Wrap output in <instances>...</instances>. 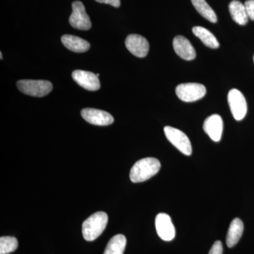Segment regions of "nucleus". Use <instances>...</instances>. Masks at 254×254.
<instances>
[{
	"instance_id": "f257e3e1",
	"label": "nucleus",
	"mask_w": 254,
	"mask_h": 254,
	"mask_svg": "<svg viewBox=\"0 0 254 254\" xmlns=\"http://www.w3.org/2000/svg\"><path fill=\"white\" fill-rule=\"evenodd\" d=\"M161 168L160 161L155 158H145L138 160L130 171V180L133 183H139L149 180L158 173Z\"/></svg>"
},
{
	"instance_id": "f03ea898",
	"label": "nucleus",
	"mask_w": 254,
	"mask_h": 254,
	"mask_svg": "<svg viewBox=\"0 0 254 254\" xmlns=\"http://www.w3.org/2000/svg\"><path fill=\"white\" fill-rule=\"evenodd\" d=\"M108 216L105 212H97L83 222L82 233L88 242L96 240L104 232L108 224Z\"/></svg>"
},
{
	"instance_id": "7ed1b4c3",
	"label": "nucleus",
	"mask_w": 254,
	"mask_h": 254,
	"mask_svg": "<svg viewBox=\"0 0 254 254\" xmlns=\"http://www.w3.org/2000/svg\"><path fill=\"white\" fill-rule=\"evenodd\" d=\"M16 85L21 93L38 98L49 94L53 88L51 82L44 80H20Z\"/></svg>"
},
{
	"instance_id": "20e7f679",
	"label": "nucleus",
	"mask_w": 254,
	"mask_h": 254,
	"mask_svg": "<svg viewBox=\"0 0 254 254\" xmlns=\"http://www.w3.org/2000/svg\"><path fill=\"white\" fill-rule=\"evenodd\" d=\"M175 92L182 101L191 103L203 98L206 94V88L200 83H182L177 86Z\"/></svg>"
},
{
	"instance_id": "39448f33",
	"label": "nucleus",
	"mask_w": 254,
	"mask_h": 254,
	"mask_svg": "<svg viewBox=\"0 0 254 254\" xmlns=\"http://www.w3.org/2000/svg\"><path fill=\"white\" fill-rule=\"evenodd\" d=\"M165 136L182 153L186 155H190L192 153V147L188 136L178 128L172 127H165L164 128Z\"/></svg>"
},
{
	"instance_id": "423d86ee",
	"label": "nucleus",
	"mask_w": 254,
	"mask_h": 254,
	"mask_svg": "<svg viewBox=\"0 0 254 254\" xmlns=\"http://www.w3.org/2000/svg\"><path fill=\"white\" fill-rule=\"evenodd\" d=\"M227 100L233 118L237 121L243 120L247 113V103L242 92L236 88L230 90Z\"/></svg>"
},
{
	"instance_id": "0eeeda50",
	"label": "nucleus",
	"mask_w": 254,
	"mask_h": 254,
	"mask_svg": "<svg viewBox=\"0 0 254 254\" xmlns=\"http://www.w3.org/2000/svg\"><path fill=\"white\" fill-rule=\"evenodd\" d=\"M70 25L76 29L88 31L91 28V21L87 14L84 5L80 1L72 3V13L70 16Z\"/></svg>"
},
{
	"instance_id": "6e6552de",
	"label": "nucleus",
	"mask_w": 254,
	"mask_h": 254,
	"mask_svg": "<svg viewBox=\"0 0 254 254\" xmlns=\"http://www.w3.org/2000/svg\"><path fill=\"white\" fill-rule=\"evenodd\" d=\"M155 224L157 233L161 240L170 242L175 238V226L168 214L159 213L155 218Z\"/></svg>"
},
{
	"instance_id": "1a4fd4ad",
	"label": "nucleus",
	"mask_w": 254,
	"mask_h": 254,
	"mask_svg": "<svg viewBox=\"0 0 254 254\" xmlns=\"http://www.w3.org/2000/svg\"><path fill=\"white\" fill-rule=\"evenodd\" d=\"M125 46L127 50L137 58H145L149 51V43L144 37L140 35L131 34L127 36Z\"/></svg>"
},
{
	"instance_id": "9d476101",
	"label": "nucleus",
	"mask_w": 254,
	"mask_h": 254,
	"mask_svg": "<svg viewBox=\"0 0 254 254\" xmlns=\"http://www.w3.org/2000/svg\"><path fill=\"white\" fill-rule=\"evenodd\" d=\"M82 118L87 123L97 126H108L114 123L113 117L103 110L84 108L81 110Z\"/></svg>"
},
{
	"instance_id": "9b49d317",
	"label": "nucleus",
	"mask_w": 254,
	"mask_h": 254,
	"mask_svg": "<svg viewBox=\"0 0 254 254\" xmlns=\"http://www.w3.org/2000/svg\"><path fill=\"white\" fill-rule=\"evenodd\" d=\"M72 78L76 83L88 91H98L100 88L99 78L95 73L83 70L73 71Z\"/></svg>"
},
{
	"instance_id": "f8f14e48",
	"label": "nucleus",
	"mask_w": 254,
	"mask_h": 254,
	"mask_svg": "<svg viewBox=\"0 0 254 254\" xmlns=\"http://www.w3.org/2000/svg\"><path fill=\"white\" fill-rule=\"evenodd\" d=\"M203 130L210 139L215 142L220 141L223 131V121L221 117L215 114L205 119Z\"/></svg>"
},
{
	"instance_id": "ddd939ff",
	"label": "nucleus",
	"mask_w": 254,
	"mask_h": 254,
	"mask_svg": "<svg viewBox=\"0 0 254 254\" xmlns=\"http://www.w3.org/2000/svg\"><path fill=\"white\" fill-rule=\"evenodd\" d=\"M173 48L176 54L187 61L194 60L196 57L194 48L185 37H175L173 40Z\"/></svg>"
},
{
	"instance_id": "4468645a",
	"label": "nucleus",
	"mask_w": 254,
	"mask_h": 254,
	"mask_svg": "<svg viewBox=\"0 0 254 254\" xmlns=\"http://www.w3.org/2000/svg\"><path fill=\"white\" fill-rule=\"evenodd\" d=\"M62 43L68 50L74 53H85L90 49V43L79 37L64 35L62 37Z\"/></svg>"
},
{
	"instance_id": "2eb2a0df",
	"label": "nucleus",
	"mask_w": 254,
	"mask_h": 254,
	"mask_svg": "<svg viewBox=\"0 0 254 254\" xmlns=\"http://www.w3.org/2000/svg\"><path fill=\"white\" fill-rule=\"evenodd\" d=\"M244 231V224L240 218L232 220L227 232L226 244L229 248H232L238 243Z\"/></svg>"
},
{
	"instance_id": "dca6fc26",
	"label": "nucleus",
	"mask_w": 254,
	"mask_h": 254,
	"mask_svg": "<svg viewBox=\"0 0 254 254\" xmlns=\"http://www.w3.org/2000/svg\"><path fill=\"white\" fill-rule=\"evenodd\" d=\"M229 11L232 19L241 26H245L249 21V16L245 4L238 0H233L229 4Z\"/></svg>"
},
{
	"instance_id": "f3484780",
	"label": "nucleus",
	"mask_w": 254,
	"mask_h": 254,
	"mask_svg": "<svg viewBox=\"0 0 254 254\" xmlns=\"http://www.w3.org/2000/svg\"><path fill=\"white\" fill-rule=\"evenodd\" d=\"M192 32L197 38H199L205 46L212 49H217L220 47V43L217 38L206 28L201 26H194L192 28Z\"/></svg>"
},
{
	"instance_id": "a211bd4d",
	"label": "nucleus",
	"mask_w": 254,
	"mask_h": 254,
	"mask_svg": "<svg viewBox=\"0 0 254 254\" xmlns=\"http://www.w3.org/2000/svg\"><path fill=\"white\" fill-rule=\"evenodd\" d=\"M127 245V239L125 235H118L110 239L104 254H124Z\"/></svg>"
},
{
	"instance_id": "6ab92c4d",
	"label": "nucleus",
	"mask_w": 254,
	"mask_h": 254,
	"mask_svg": "<svg viewBox=\"0 0 254 254\" xmlns=\"http://www.w3.org/2000/svg\"><path fill=\"white\" fill-rule=\"evenodd\" d=\"M191 2L197 11L205 19L212 23H216L218 21L216 14L205 0H191Z\"/></svg>"
},
{
	"instance_id": "aec40b11",
	"label": "nucleus",
	"mask_w": 254,
	"mask_h": 254,
	"mask_svg": "<svg viewBox=\"0 0 254 254\" xmlns=\"http://www.w3.org/2000/svg\"><path fill=\"white\" fill-rule=\"evenodd\" d=\"M18 240L14 237H1L0 238V254H9L18 248Z\"/></svg>"
},
{
	"instance_id": "412c9836",
	"label": "nucleus",
	"mask_w": 254,
	"mask_h": 254,
	"mask_svg": "<svg viewBox=\"0 0 254 254\" xmlns=\"http://www.w3.org/2000/svg\"><path fill=\"white\" fill-rule=\"evenodd\" d=\"M245 5L249 18L254 21V0H247Z\"/></svg>"
},
{
	"instance_id": "4be33fe9",
	"label": "nucleus",
	"mask_w": 254,
	"mask_h": 254,
	"mask_svg": "<svg viewBox=\"0 0 254 254\" xmlns=\"http://www.w3.org/2000/svg\"><path fill=\"white\" fill-rule=\"evenodd\" d=\"M223 253V247L220 241H217L212 246L208 254H222Z\"/></svg>"
},
{
	"instance_id": "5701e85b",
	"label": "nucleus",
	"mask_w": 254,
	"mask_h": 254,
	"mask_svg": "<svg viewBox=\"0 0 254 254\" xmlns=\"http://www.w3.org/2000/svg\"><path fill=\"white\" fill-rule=\"evenodd\" d=\"M99 3H103V4H106L111 5L114 7H120L121 5V1L120 0H95Z\"/></svg>"
},
{
	"instance_id": "b1692460",
	"label": "nucleus",
	"mask_w": 254,
	"mask_h": 254,
	"mask_svg": "<svg viewBox=\"0 0 254 254\" xmlns=\"http://www.w3.org/2000/svg\"><path fill=\"white\" fill-rule=\"evenodd\" d=\"M0 59L2 60L3 57H2V53H0Z\"/></svg>"
},
{
	"instance_id": "393cba45",
	"label": "nucleus",
	"mask_w": 254,
	"mask_h": 254,
	"mask_svg": "<svg viewBox=\"0 0 254 254\" xmlns=\"http://www.w3.org/2000/svg\"><path fill=\"white\" fill-rule=\"evenodd\" d=\"M96 76H98H98H100L99 73H97Z\"/></svg>"
},
{
	"instance_id": "a878e982",
	"label": "nucleus",
	"mask_w": 254,
	"mask_h": 254,
	"mask_svg": "<svg viewBox=\"0 0 254 254\" xmlns=\"http://www.w3.org/2000/svg\"></svg>"
}]
</instances>
